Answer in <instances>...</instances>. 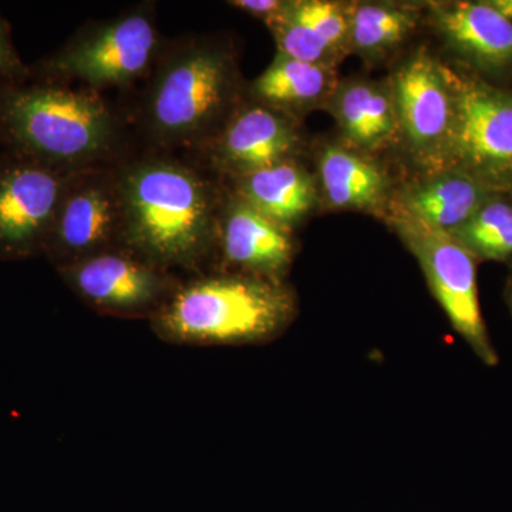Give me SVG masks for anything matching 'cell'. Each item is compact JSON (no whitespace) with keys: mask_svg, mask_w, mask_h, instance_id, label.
<instances>
[{"mask_svg":"<svg viewBox=\"0 0 512 512\" xmlns=\"http://www.w3.org/2000/svg\"><path fill=\"white\" fill-rule=\"evenodd\" d=\"M123 210V248L173 272L201 274L214 259L224 185L207 168L146 150L114 164Z\"/></svg>","mask_w":512,"mask_h":512,"instance_id":"1","label":"cell"},{"mask_svg":"<svg viewBox=\"0 0 512 512\" xmlns=\"http://www.w3.org/2000/svg\"><path fill=\"white\" fill-rule=\"evenodd\" d=\"M245 90L225 43L195 35L165 42L138 103L136 121L147 150L197 153L244 100Z\"/></svg>","mask_w":512,"mask_h":512,"instance_id":"2","label":"cell"},{"mask_svg":"<svg viewBox=\"0 0 512 512\" xmlns=\"http://www.w3.org/2000/svg\"><path fill=\"white\" fill-rule=\"evenodd\" d=\"M0 147L67 171L128 154L124 120L99 92L32 76L0 82Z\"/></svg>","mask_w":512,"mask_h":512,"instance_id":"3","label":"cell"},{"mask_svg":"<svg viewBox=\"0 0 512 512\" xmlns=\"http://www.w3.org/2000/svg\"><path fill=\"white\" fill-rule=\"evenodd\" d=\"M296 306L284 279L217 271L181 281L150 323L173 345H248L285 332Z\"/></svg>","mask_w":512,"mask_h":512,"instance_id":"4","label":"cell"},{"mask_svg":"<svg viewBox=\"0 0 512 512\" xmlns=\"http://www.w3.org/2000/svg\"><path fill=\"white\" fill-rule=\"evenodd\" d=\"M165 40L153 3H143L114 18L89 22L60 49L30 67V76L101 92L146 80Z\"/></svg>","mask_w":512,"mask_h":512,"instance_id":"5","label":"cell"},{"mask_svg":"<svg viewBox=\"0 0 512 512\" xmlns=\"http://www.w3.org/2000/svg\"><path fill=\"white\" fill-rule=\"evenodd\" d=\"M454 99L446 170L512 197V90L485 82L461 64L444 63Z\"/></svg>","mask_w":512,"mask_h":512,"instance_id":"6","label":"cell"},{"mask_svg":"<svg viewBox=\"0 0 512 512\" xmlns=\"http://www.w3.org/2000/svg\"><path fill=\"white\" fill-rule=\"evenodd\" d=\"M386 220L416 256L453 328L487 365L497 363L481 312L477 259L456 238L423 222L389 211Z\"/></svg>","mask_w":512,"mask_h":512,"instance_id":"7","label":"cell"},{"mask_svg":"<svg viewBox=\"0 0 512 512\" xmlns=\"http://www.w3.org/2000/svg\"><path fill=\"white\" fill-rule=\"evenodd\" d=\"M389 80L399 123V143L421 173L446 170L454 99L443 60L429 47H417Z\"/></svg>","mask_w":512,"mask_h":512,"instance_id":"8","label":"cell"},{"mask_svg":"<svg viewBox=\"0 0 512 512\" xmlns=\"http://www.w3.org/2000/svg\"><path fill=\"white\" fill-rule=\"evenodd\" d=\"M74 173L0 147V261L43 254Z\"/></svg>","mask_w":512,"mask_h":512,"instance_id":"9","label":"cell"},{"mask_svg":"<svg viewBox=\"0 0 512 512\" xmlns=\"http://www.w3.org/2000/svg\"><path fill=\"white\" fill-rule=\"evenodd\" d=\"M123 248V210L114 164L70 178L43 254L55 268Z\"/></svg>","mask_w":512,"mask_h":512,"instance_id":"10","label":"cell"},{"mask_svg":"<svg viewBox=\"0 0 512 512\" xmlns=\"http://www.w3.org/2000/svg\"><path fill=\"white\" fill-rule=\"evenodd\" d=\"M57 272L94 311L120 318H153L181 284L173 272L124 248L101 252Z\"/></svg>","mask_w":512,"mask_h":512,"instance_id":"11","label":"cell"},{"mask_svg":"<svg viewBox=\"0 0 512 512\" xmlns=\"http://www.w3.org/2000/svg\"><path fill=\"white\" fill-rule=\"evenodd\" d=\"M303 148L299 120L245 96L217 134L194 154L198 164L228 181L299 160Z\"/></svg>","mask_w":512,"mask_h":512,"instance_id":"12","label":"cell"},{"mask_svg":"<svg viewBox=\"0 0 512 512\" xmlns=\"http://www.w3.org/2000/svg\"><path fill=\"white\" fill-rule=\"evenodd\" d=\"M424 9L458 64L495 86L512 82V22L487 0L427 2Z\"/></svg>","mask_w":512,"mask_h":512,"instance_id":"13","label":"cell"},{"mask_svg":"<svg viewBox=\"0 0 512 512\" xmlns=\"http://www.w3.org/2000/svg\"><path fill=\"white\" fill-rule=\"evenodd\" d=\"M295 251L291 229L276 224L224 185L214 251V258L220 256L225 266L221 271L284 279Z\"/></svg>","mask_w":512,"mask_h":512,"instance_id":"14","label":"cell"},{"mask_svg":"<svg viewBox=\"0 0 512 512\" xmlns=\"http://www.w3.org/2000/svg\"><path fill=\"white\" fill-rule=\"evenodd\" d=\"M320 200L329 210L386 214L394 191L392 177L372 154L345 143H329L316 156Z\"/></svg>","mask_w":512,"mask_h":512,"instance_id":"15","label":"cell"},{"mask_svg":"<svg viewBox=\"0 0 512 512\" xmlns=\"http://www.w3.org/2000/svg\"><path fill=\"white\" fill-rule=\"evenodd\" d=\"M493 194L461 171L441 170L423 174L419 180L396 188L389 211L400 212L431 228L453 234Z\"/></svg>","mask_w":512,"mask_h":512,"instance_id":"16","label":"cell"},{"mask_svg":"<svg viewBox=\"0 0 512 512\" xmlns=\"http://www.w3.org/2000/svg\"><path fill=\"white\" fill-rule=\"evenodd\" d=\"M326 109L348 146L373 154L399 141V123L390 80L339 82Z\"/></svg>","mask_w":512,"mask_h":512,"instance_id":"17","label":"cell"},{"mask_svg":"<svg viewBox=\"0 0 512 512\" xmlns=\"http://www.w3.org/2000/svg\"><path fill=\"white\" fill-rule=\"evenodd\" d=\"M225 187L291 231L311 217L320 200L315 175L299 160L284 161L228 180Z\"/></svg>","mask_w":512,"mask_h":512,"instance_id":"18","label":"cell"},{"mask_svg":"<svg viewBox=\"0 0 512 512\" xmlns=\"http://www.w3.org/2000/svg\"><path fill=\"white\" fill-rule=\"evenodd\" d=\"M339 79L336 67L301 62L276 53L272 63L248 84L245 96L293 119L326 109Z\"/></svg>","mask_w":512,"mask_h":512,"instance_id":"19","label":"cell"},{"mask_svg":"<svg viewBox=\"0 0 512 512\" xmlns=\"http://www.w3.org/2000/svg\"><path fill=\"white\" fill-rule=\"evenodd\" d=\"M421 9L402 2L349 3V52L367 62L392 55L416 32Z\"/></svg>","mask_w":512,"mask_h":512,"instance_id":"20","label":"cell"},{"mask_svg":"<svg viewBox=\"0 0 512 512\" xmlns=\"http://www.w3.org/2000/svg\"><path fill=\"white\" fill-rule=\"evenodd\" d=\"M477 261H512V197L494 192L480 210L450 234Z\"/></svg>","mask_w":512,"mask_h":512,"instance_id":"21","label":"cell"},{"mask_svg":"<svg viewBox=\"0 0 512 512\" xmlns=\"http://www.w3.org/2000/svg\"><path fill=\"white\" fill-rule=\"evenodd\" d=\"M266 28L271 30L281 55L320 66L336 67L342 62V57L299 15L295 0H286L284 10L266 23Z\"/></svg>","mask_w":512,"mask_h":512,"instance_id":"22","label":"cell"},{"mask_svg":"<svg viewBox=\"0 0 512 512\" xmlns=\"http://www.w3.org/2000/svg\"><path fill=\"white\" fill-rule=\"evenodd\" d=\"M295 8L315 29L333 52L345 57L349 52V3L333 0H295Z\"/></svg>","mask_w":512,"mask_h":512,"instance_id":"23","label":"cell"},{"mask_svg":"<svg viewBox=\"0 0 512 512\" xmlns=\"http://www.w3.org/2000/svg\"><path fill=\"white\" fill-rule=\"evenodd\" d=\"M29 76L30 67L20 59L13 46L8 22L0 15V82H19Z\"/></svg>","mask_w":512,"mask_h":512,"instance_id":"24","label":"cell"},{"mask_svg":"<svg viewBox=\"0 0 512 512\" xmlns=\"http://www.w3.org/2000/svg\"><path fill=\"white\" fill-rule=\"evenodd\" d=\"M228 5L252 18L262 20L266 25L284 10L286 0H231Z\"/></svg>","mask_w":512,"mask_h":512,"instance_id":"25","label":"cell"},{"mask_svg":"<svg viewBox=\"0 0 512 512\" xmlns=\"http://www.w3.org/2000/svg\"><path fill=\"white\" fill-rule=\"evenodd\" d=\"M491 8L497 10L505 19L512 22V0H487Z\"/></svg>","mask_w":512,"mask_h":512,"instance_id":"26","label":"cell"},{"mask_svg":"<svg viewBox=\"0 0 512 512\" xmlns=\"http://www.w3.org/2000/svg\"><path fill=\"white\" fill-rule=\"evenodd\" d=\"M505 296H507L508 306H510L511 312H512V276L510 278V281H508L507 291H505Z\"/></svg>","mask_w":512,"mask_h":512,"instance_id":"27","label":"cell"}]
</instances>
